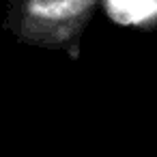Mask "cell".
Here are the masks:
<instances>
[{
    "instance_id": "6da1fadb",
    "label": "cell",
    "mask_w": 157,
    "mask_h": 157,
    "mask_svg": "<svg viewBox=\"0 0 157 157\" xmlns=\"http://www.w3.org/2000/svg\"><path fill=\"white\" fill-rule=\"evenodd\" d=\"M114 7L123 13H127V20L144 17L157 11V0H112Z\"/></svg>"
}]
</instances>
